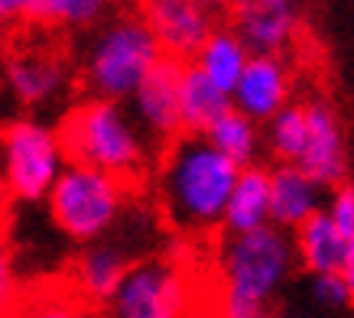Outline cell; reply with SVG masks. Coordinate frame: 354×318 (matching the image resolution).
<instances>
[{"mask_svg": "<svg viewBox=\"0 0 354 318\" xmlns=\"http://www.w3.org/2000/svg\"><path fill=\"white\" fill-rule=\"evenodd\" d=\"M137 13L150 26L162 55H172L179 62H192L221 23V17L205 10L198 0H137Z\"/></svg>", "mask_w": 354, "mask_h": 318, "instance_id": "11", "label": "cell"}, {"mask_svg": "<svg viewBox=\"0 0 354 318\" xmlns=\"http://www.w3.org/2000/svg\"><path fill=\"white\" fill-rule=\"evenodd\" d=\"M328 214H332L335 227L342 234V244H344V260H342V279L348 283L351 289V299H354V185L351 182H342L328 191Z\"/></svg>", "mask_w": 354, "mask_h": 318, "instance_id": "24", "label": "cell"}, {"mask_svg": "<svg viewBox=\"0 0 354 318\" xmlns=\"http://www.w3.org/2000/svg\"><path fill=\"white\" fill-rule=\"evenodd\" d=\"M225 23L250 53L286 55L306 30V13L302 0H234Z\"/></svg>", "mask_w": 354, "mask_h": 318, "instance_id": "8", "label": "cell"}, {"mask_svg": "<svg viewBox=\"0 0 354 318\" xmlns=\"http://www.w3.org/2000/svg\"><path fill=\"white\" fill-rule=\"evenodd\" d=\"M17 302H20V283H17V270H13V254L0 241V318H10Z\"/></svg>", "mask_w": 354, "mask_h": 318, "instance_id": "26", "label": "cell"}, {"mask_svg": "<svg viewBox=\"0 0 354 318\" xmlns=\"http://www.w3.org/2000/svg\"><path fill=\"white\" fill-rule=\"evenodd\" d=\"M114 0H32L26 26L32 30H95L111 17Z\"/></svg>", "mask_w": 354, "mask_h": 318, "instance_id": "20", "label": "cell"}, {"mask_svg": "<svg viewBox=\"0 0 354 318\" xmlns=\"http://www.w3.org/2000/svg\"><path fill=\"white\" fill-rule=\"evenodd\" d=\"M270 224V169L260 162H250L237 172L225 208V234H247Z\"/></svg>", "mask_w": 354, "mask_h": 318, "instance_id": "16", "label": "cell"}, {"mask_svg": "<svg viewBox=\"0 0 354 318\" xmlns=\"http://www.w3.org/2000/svg\"><path fill=\"white\" fill-rule=\"evenodd\" d=\"M30 3H32V0H0V30L26 23Z\"/></svg>", "mask_w": 354, "mask_h": 318, "instance_id": "27", "label": "cell"}, {"mask_svg": "<svg viewBox=\"0 0 354 318\" xmlns=\"http://www.w3.org/2000/svg\"><path fill=\"white\" fill-rule=\"evenodd\" d=\"M292 244H296V263L306 273L322 276V273H338L342 270L344 244H342V234L335 227L328 208L306 218L292 231Z\"/></svg>", "mask_w": 354, "mask_h": 318, "instance_id": "17", "label": "cell"}, {"mask_svg": "<svg viewBox=\"0 0 354 318\" xmlns=\"http://www.w3.org/2000/svg\"><path fill=\"white\" fill-rule=\"evenodd\" d=\"M198 3H202L205 10L218 13V17H225V13H227V7H231V3H234V0H198Z\"/></svg>", "mask_w": 354, "mask_h": 318, "instance_id": "29", "label": "cell"}, {"mask_svg": "<svg viewBox=\"0 0 354 318\" xmlns=\"http://www.w3.org/2000/svg\"><path fill=\"white\" fill-rule=\"evenodd\" d=\"M160 43L153 39L150 26L140 20L137 10L108 17L101 26H95V36L85 46V55L78 62V88L85 97L124 104L147 72L160 62Z\"/></svg>", "mask_w": 354, "mask_h": 318, "instance_id": "4", "label": "cell"}, {"mask_svg": "<svg viewBox=\"0 0 354 318\" xmlns=\"http://www.w3.org/2000/svg\"><path fill=\"white\" fill-rule=\"evenodd\" d=\"M328 191L299 162H273L270 169V224L296 231L306 218L328 205Z\"/></svg>", "mask_w": 354, "mask_h": 318, "instance_id": "14", "label": "cell"}, {"mask_svg": "<svg viewBox=\"0 0 354 318\" xmlns=\"http://www.w3.org/2000/svg\"><path fill=\"white\" fill-rule=\"evenodd\" d=\"M312 296H315V302H319V306L332 308V312L354 306L351 289H348V283L342 279V273H322V276H312Z\"/></svg>", "mask_w": 354, "mask_h": 318, "instance_id": "25", "label": "cell"}, {"mask_svg": "<svg viewBox=\"0 0 354 318\" xmlns=\"http://www.w3.org/2000/svg\"><path fill=\"white\" fill-rule=\"evenodd\" d=\"M237 172L241 166L221 156L205 133H183L166 143L156 159V205L172 231H218Z\"/></svg>", "mask_w": 354, "mask_h": 318, "instance_id": "1", "label": "cell"}, {"mask_svg": "<svg viewBox=\"0 0 354 318\" xmlns=\"http://www.w3.org/2000/svg\"><path fill=\"white\" fill-rule=\"evenodd\" d=\"M247 59H250V49L244 46V39H241L227 23H218L215 32L202 43V49L195 53L192 62L202 68L208 82H215L221 91L231 95L237 85V78H241V72H244Z\"/></svg>", "mask_w": 354, "mask_h": 318, "instance_id": "19", "label": "cell"}, {"mask_svg": "<svg viewBox=\"0 0 354 318\" xmlns=\"http://www.w3.org/2000/svg\"><path fill=\"white\" fill-rule=\"evenodd\" d=\"M195 289L176 256H143L130 266L111 299L101 306V318H189Z\"/></svg>", "mask_w": 354, "mask_h": 318, "instance_id": "6", "label": "cell"}, {"mask_svg": "<svg viewBox=\"0 0 354 318\" xmlns=\"http://www.w3.org/2000/svg\"><path fill=\"white\" fill-rule=\"evenodd\" d=\"M10 318H101V308L88 302L72 283L68 286H49L32 292L30 299L17 302Z\"/></svg>", "mask_w": 354, "mask_h": 318, "instance_id": "22", "label": "cell"}, {"mask_svg": "<svg viewBox=\"0 0 354 318\" xmlns=\"http://www.w3.org/2000/svg\"><path fill=\"white\" fill-rule=\"evenodd\" d=\"M55 133L68 162L95 166L127 185L147 179L153 172V156H160V147L120 101L82 97L62 114Z\"/></svg>", "mask_w": 354, "mask_h": 318, "instance_id": "2", "label": "cell"}, {"mask_svg": "<svg viewBox=\"0 0 354 318\" xmlns=\"http://www.w3.org/2000/svg\"><path fill=\"white\" fill-rule=\"evenodd\" d=\"M309 140V120H306V104H286L279 114H273L263 127V143L273 162H299Z\"/></svg>", "mask_w": 354, "mask_h": 318, "instance_id": "23", "label": "cell"}, {"mask_svg": "<svg viewBox=\"0 0 354 318\" xmlns=\"http://www.w3.org/2000/svg\"><path fill=\"white\" fill-rule=\"evenodd\" d=\"M10 189H7V182H3V172H0V224H3V218H7V212H10Z\"/></svg>", "mask_w": 354, "mask_h": 318, "instance_id": "28", "label": "cell"}, {"mask_svg": "<svg viewBox=\"0 0 354 318\" xmlns=\"http://www.w3.org/2000/svg\"><path fill=\"white\" fill-rule=\"evenodd\" d=\"M205 140H208L221 156L237 162L241 169L250 166V162H257L260 143H263V137H260V130H257V120H250L247 114H241L237 107H227L225 114L205 130Z\"/></svg>", "mask_w": 354, "mask_h": 318, "instance_id": "21", "label": "cell"}, {"mask_svg": "<svg viewBox=\"0 0 354 318\" xmlns=\"http://www.w3.org/2000/svg\"><path fill=\"white\" fill-rule=\"evenodd\" d=\"M302 104L309 120V140L299 166L315 182H322L325 189H335L348 182V143H344L342 117L325 97H309Z\"/></svg>", "mask_w": 354, "mask_h": 318, "instance_id": "13", "label": "cell"}, {"mask_svg": "<svg viewBox=\"0 0 354 318\" xmlns=\"http://www.w3.org/2000/svg\"><path fill=\"white\" fill-rule=\"evenodd\" d=\"M231 104L257 124H267L273 114L292 104V68L286 55L250 53L231 91Z\"/></svg>", "mask_w": 354, "mask_h": 318, "instance_id": "12", "label": "cell"}, {"mask_svg": "<svg viewBox=\"0 0 354 318\" xmlns=\"http://www.w3.org/2000/svg\"><path fill=\"white\" fill-rule=\"evenodd\" d=\"M127 202V182L85 162H65V169L46 195L53 224L75 244H95L108 237L124 218Z\"/></svg>", "mask_w": 354, "mask_h": 318, "instance_id": "5", "label": "cell"}, {"mask_svg": "<svg viewBox=\"0 0 354 318\" xmlns=\"http://www.w3.org/2000/svg\"><path fill=\"white\" fill-rule=\"evenodd\" d=\"M0 88L20 107H46L72 88V72L49 46H23L0 59Z\"/></svg>", "mask_w": 354, "mask_h": 318, "instance_id": "9", "label": "cell"}, {"mask_svg": "<svg viewBox=\"0 0 354 318\" xmlns=\"http://www.w3.org/2000/svg\"><path fill=\"white\" fill-rule=\"evenodd\" d=\"M227 107H234L231 104V95L221 91L215 82H208L205 72L195 62H185L183 91H179V111H183L185 133H205Z\"/></svg>", "mask_w": 354, "mask_h": 318, "instance_id": "18", "label": "cell"}, {"mask_svg": "<svg viewBox=\"0 0 354 318\" xmlns=\"http://www.w3.org/2000/svg\"><path fill=\"white\" fill-rule=\"evenodd\" d=\"M296 266L292 231L263 224L221 247V318H273V296Z\"/></svg>", "mask_w": 354, "mask_h": 318, "instance_id": "3", "label": "cell"}, {"mask_svg": "<svg viewBox=\"0 0 354 318\" xmlns=\"http://www.w3.org/2000/svg\"><path fill=\"white\" fill-rule=\"evenodd\" d=\"M183 68L185 62L160 55V62L153 65L147 78L130 95V114L137 117L143 133L156 143L166 147L176 137H183V111H179V91H183Z\"/></svg>", "mask_w": 354, "mask_h": 318, "instance_id": "10", "label": "cell"}, {"mask_svg": "<svg viewBox=\"0 0 354 318\" xmlns=\"http://www.w3.org/2000/svg\"><path fill=\"white\" fill-rule=\"evenodd\" d=\"M137 260H143V256L137 250H130L127 241H118L108 234L95 244H85V250L78 254V260L72 263V286L88 302H95L101 308Z\"/></svg>", "mask_w": 354, "mask_h": 318, "instance_id": "15", "label": "cell"}, {"mask_svg": "<svg viewBox=\"0 0 354 318\" xmlns=\"http://www.w3.org/2000/svg\"><path fill=\"white\" fill-rule=\"evenodd\" d=\"M65 162L59 133L43 120L20 117L0 127V172L13 202H46Z\"/></svg>", "mask_w": 354, "mask_h": 318, "instance_id": "7", "label": "cell"}]
</instances>
